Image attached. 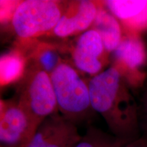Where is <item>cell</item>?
I'll list each match as a JSON object with an SVG mask.
<instances>
[{"instance_id": "30bf717a", "label": "cell", "mask_w": 147, "mask_h": 147, "mask_svg": "<svg viewBox=\"0 0 147 147\" xmlns=\"http://www.w3.org/2000/svg\"><path fill=\"white\" fill-rule=\"evenodd\" d=\"M104 7L120 23L123 34L140 35L147 30V0H108Z\"/></svg>"}, {"instance_id": "8992f818", "label": "cell", "mask_w": 147, "mask_h": 147, "mask_svg": "<svg viewBox=\"0 0 147 147\" xmlns=\"http://www.w3.org/2000/svg\"><path fill=\"white\" fill-rule=\"evenodd\" d=\"M38 128L16 100L1 101V147H27Z\"/></svg>"}, {"instance_id": "9c48e42d", "label": "cell", "mask_w": 147, "mask_h": 147, "mask_svg": "<svg viewBox=\"0 0 147 147\" xmlns=\"http://www.w3.org/2000/svg\"><path fill=\"white\" fill-rule=\"evenodd\" d=\"M99 3L90 0L67 1L53 33L59 38H66L91 28L96 17Z\"/></svg>"}, {"instance_id": "5bb4252c", "label": "cell", "mask_w": 147, "mask_h": 147, "mask_svg": "<svg viewBox=\"0 0 147 147\" xmlns=\"http://www.w3.org/2000/svg\"><path fill=\"white\" fill-rule=\"evenodd\" d=\"M34 66L45 71L49 75L61 63L59 54L52 46L40 45L33 53Z\"/></svg>"}, {"instance_id": "2e32d148", "label": "cell", "mask_w": 147, "mask_h": 147, "mask_svg": "<svg viewBox=\"0 0 147 147\" xmlns=\"http://www.w3.org/2000/svg\"><path fill=\"white\" fill-rule=\"evenodd\" d=\"M123 147H147V138L145 136H143L135 140L127 143Z\"/></svg>"}, {"instance_id": "8fae6325", "label": "cell", "mask_w": 147, "mask_h": 147, "mask_svg": "<svg viewBox=\"0 0 147 147\" xmlns=\"http://www.w3.org/2000/svg\"><path fill=\"white\" fill-rule=\"evenodd\" d=\"M100 34L103 45L108 55L118 47L123 36L122 27L113 14L104 6L100 5L91 28Z\"/></svg>"}, {"instance_id": "277c9868", "label": "cell", "mask_w": 147, "mask_h": 147, "mask_svg": "<svg viewBox=\"0 0 147 147\" xmlns=\"http://www.w3.org/2000/svg\"><path fill=\"white\" fill-rule=\"evenodd\" d=\"M65 3L54 0L20 1L12 18L14 32L22 39H31L53 32Z\"/></svg>"}, {"instance_id": "6da1fadb", "label": "cell", "mask_w": 147, "mask_h": 147, "mask_svg": "<svg viewBox=\"0 0 147 147\" xmlns=\"http://www.w3.org/2000/svg\"><path fill=\"white\" fill-rule=\"evenodd\" d=\"M88 85L92 108L103 117L112 134L127 142L141 137L139 105L115 67L93 76Z\"/></svg>"}, {"instance_id": "e0dca14e", "label": "cell", "mask_w": 147, "mask_h": 147, "mask_svg": "<svg viewBox=\"0 0 147 147\" xmlns=\"http://www.w3.org/2000/svg\"><path fill=\"white\" fill-rule=\"evenodd\" d=\"M141 129L144 132V136L147 138V119H142V121L140 122Z\"/></svg>"}, {"instance_id": "4fadbf2b", "label": "cell", "mask_w": 147, "mask_h": 147, "mask_svg": "<svg viewBox=\"0 0 147 147\" xmlns=\"http://www.w3.org/2000/svg\"><path fill=\"white\" fill-rule=\"evenodd\" d=\"M130 142L90 126L74 147H123Z\"/></svg>"}, {"instance_id": "3957f363", "label": "cell", "mask_w": 147, "mask_h": 147, "mask_svg": "<svg viewBox=\"0 0 147 147\" xmlns=\"http://www.w3.org/2000/svg\"><path fill=\"white\" fill-rule=\"evenodd\" d=\"M23 79L16 100L39 127L48 117L59 112L51 76L33 65L25 72Z\"/></svg>"}, {"instance_id": "7a4b0ae2", "label": "cell", "mask_w": 147, "mask_h": 147, "mask_svg": "<svg viewBox=\"0 0 147 147\" xmlns=\"http://www.w3.org/2000/svg\"><path fill=\"white\" fill-rule=\"evenodd\" d=\"M50 76L59 113L75 124L89 119L94 110L89 85L76 69L62 61Z\"/></svg>"}, {"instance_id": "7c38bea8", "label": "cell", "mask_w": 147, "mask_h": 147, "mask_svg": "<svg viewBox=\"0 0 147 147\" xmlns=\"http://www.w3.org/2000/svg\"><path fill=\"white\" fill-rule=\"evenodd\" d=\"M26 59L18 51L4 53L0 59L1 85L5 86L23 78L25 74Z\"/></svg>"}, {"instance_id": "9a60e30c", "label": "cell", "mask_w": 147, "mask_h": 147, "mask_svg": "<svg viewBox=\"0 0 147 147\" xmlns=\"http://www.w3.org/2000/svg\"><path fill=\"white\" fill-rule=\"evenodd\" d=\"M139 111L140 114L142 115V119H147V79L142 87V93L141 95Z\"/></svg>"}, {"instance_id": "52a82bcc", "label": "cell", "mask_w": 147, "mask_h": 147, "mask_svg": "<svg viewBox=\"0 0 147 147\" xmlns=\"http://www.w3.org/2000/svg\"><path fill=\"white\" fill-rule=\"evenodd\" d=\"M81 138L76 124L57 112L42 121L27 147H74Z\"/></svg>"}, {"instance_id": "ba28073f", "label": "cell", "mask_w": 147, "mask_h": 147, "mask_svg": "<svg viewBox=\"0 0 147 147\" xmlns=\"http://www.w3.org/2000/svg\"><path fill=\"white\" fill-rule=\"evenodd\" d=\"M106 54L100 34L89 29L77 39L71 57L78 70L94 76L102 71Z\"/></svg>"}, {"instance_id": "5b68a950", "label": "cell", "mask_w": 147, "mask_h": 147, "mask_svg": "<svg viewBox=\"0 0 147 147\" xmlns=\"http://www.w3.org/2000/svg\"><path fill=\"white\" fill-rule=\"evenodd\" d=\"M110 55L111 66L121 74L129 86L142 87L147 79V49L140 35L123 34L118 47Z\"/></svg>"}]
</instances>
